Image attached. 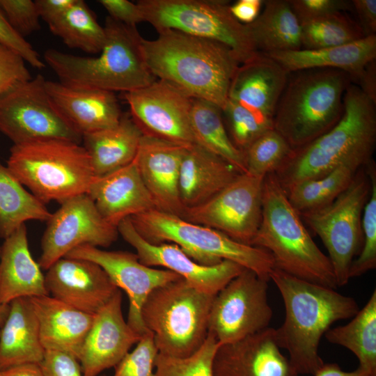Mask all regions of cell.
Masks as SVG:
<instances>
[{"label": "cell", "instance_id": "cell-22", "mask_svg": "<svg viewBox=\"0 0 376 376\" xmlns=\"http://www.w3.org/2000/svg\"><path fill=\"white\" fill-rule=\"evenodd\" d=\"M214 376H298L281 352L275 329L268 327L237 342L219 345Z\"/></svg>", "mask_w": 376, "mask_h": 376}, {"label": "cell", "instance_id": "cell-4", "mask_svg": "<svg viewBox=\"0 0 376 376\" xmlns=\"http://www.w3.org/2000/svg\"><path fill=\"white\" fill-rule=\"evenodd\" d=\"M106 40L96 57L79 56L49 49L46 63L61 84L75 88L127 93L146 87L157 78L145 61L143 38L136 26L107 17L104 26Z\"/></svg>", "mask_w": 376, "mask_h": 376}, {"label": "cell", "instance_id": "cell-13", "mask_svg": "<svg viewBox=\"0 0 376 376\" xmlns=\"http://www.w3.org/2000/svg\"><path fill=\"white\" fill-rule=\"evenodd\" d=\"M267 291L268 281L244 269L215 295L208 333L219 345L237 342L269 327L273 311Z\"/></svg>", "mask_w": 376, "mask_h": 376}, {"label": "cell", "instance_id": "cell-2", "mask_svg": "<svg viewBox=\"0 0 376 376\" xmlns=\"http://www.w3.org/2000/svg\"><path fill=\"white\" fill-rule=\"evenodd\" d=\"M282 297L285 315L275 329L277 343L285 350L299 374L313 375L324 364L318 353L322 337L331 325L354 317L359 308L352 297L306 281L275 268L270 274Z\"/></svg>", "mask_w": 376, "mask_h": 376}, {"label": "cell", "instance_id": "cell-41", "mask_svg": "<svg viewBox=\"0 0 376 376\" xmlns=\"http://www.w3.org/2000/svg\"><path fill=\"white\" fill-rule=\"evenodd\" d=\"M366 167L371 187L361 218L363 245L359 256L351 265L350 279L360 276L376 267V170L373 160Z\"/></svg>", "mask_w": 376, "mask_h": 376}, {"label": "cell", "instance_id": "cell-20", "mask_svg": "<svg viewBox=\"0 0 376 376\" xmlns=\"http://www.w3.org/2000/svg\"><path fill=\"white\" fill-rule=\"evenodd\" d=\"M49 295L81 311L95 314L118 290L97 263L63 257L45 275Z\"/></svg>", "mask_w": 376, "mask_h": 376}, {"label": "cell", "instance_id": "cell-43", "mask_svg": "<svg viewBox=\"0 0 376 376\" xmlns=\"http://www.w3.org/2000/svg\"><path fill=\"white\" fill-rule=\"evenodd\" d=\"M158 353L153 335L149 331L115 366L113 376H155V363Z\"/></svg>", "mask_w": 376, "mask_h": 376}, {"label": "cell", "instance_id": "cell-8", "mask_svg": "<svg viewBox=\"0 0 376 376\" xmlns=\"http://www.w3.org/2000/svg\"><path fill=\"white\" fill-rule=\"evenodd\" d=\"M130 218L137 232L150 243L175 244L201 265L212 266L229 260L268 281L276 268L268 251L239 242L219 230L175 214L152 209Z\"/></svg>", "mask_w": 376, "mask_h": 376}, {"label": "cell", "instance_id": "cell-27", "mask_svg": "<svg viewBox=\"0 0 376 376\" xmlns=\"http://www.w3.org/2000/svg\"><path fill=\"white\" fill-rule=\"evenodd\" d=\"M263 54L276 61L288 73L308 69H337L357 81L366 66L375 61L376 36H368L340 46Z\"/></svg>", "mask_w": 376, "mask_h": 376}, {"label": "cell", "instance_id": "cell-12", "mask_svg": "<svg viewBox=\"0 0 376 376\" xmlns=\"http://www.w3.org/2000/svg\"><path fill=\"white\" fill-rule=\"evenodd\" d=\"M44 77L38 75L0 97V132L14 145L47 139L81 143L82 136L61 116L46 91Z\"/></svg>", "mask_w": 376, "mask_h": 376}, {"label": "cell", "instance_id": "cell-39", "mask_svg": "<svg viewBox=\"0 0 376 376\" xmlns=\"http://www.w3.org/2000/svg\"><path fill=\"white\" fill-rule=\"evenodd\" d=\"M293 152L285 139L269 130L253 141L243 152L246 173L264 178L275 173Z\"/></svg>", "mask_w": 376, "mask_h": 376}, {"label": "cell", "instance_id": "cell-47", "mask_svg": "<svg viewBox=\"0 0 376 376\" xmlns=\"http://www.w3.org/2000/svg\"><path fill=\"white\" fill-rule=\"evenodd\" d=\"M289 3L299 22L324 17L352 8L351 1L344 0H291Z\"/></svg>", "mask_w": 376, "mask_h": 376}, {"label": "cell", "instance_id": "cell-25", "mask_svg": "<svg viewBox=\"0 0 376 376\" xmlns=\"http://www.w3.org/2000/svg\"><path fill=\"white\" fill-rule=\"evenodd\" d=\"M288 75L276 61L259 53L240 65L231 81L228 100L273 122Z\"/></svg>", "mask_w": 376, "mask_h": 376}, {"label": "cell", "instance_id": "cell-30", "mask_svg": "<svg viewBox=\"0 0 376 376\" xmlns=\"http://www.w3.org/2000/svg\"><path fill=\"white\" fill-rule=\"evenodd\" d=\"M0 331V370L25 363H40L45 350L29 298H18L6 306Z\"/></svg>", "mask_w": 376, "mask_h": 376}, {"label": "cell", "instance_id": "cell-3", "mask_svg": "<svg viewBox=\"0 0 376 376\" xmlns=\"http://www.w3.org/2000/svg\"><path fill=\"white\" fill-rule=\"evenodd\" d=\"M344 111L328 132L297 149L275 173L284 189L323 176L342 165L360 169L372 161L376 142L375 102L356 85L343 97Z\"/></svg>", "mask_w": 376, "mask_h": 376}, {"label": "cell", "instance_id": "cell-21", "mask_svg": "<svg viewBox=\"0 0 376 376\" xmlns=\"http://www.w3.org/2000/svg\"><path fill=\"white\" fill-rule=\"evenodd\" d=\"M187 146L143 134L134 159L155 209L179 217L184 210L180 199L179 177Z\"/></svg>", "mask_w": 376, "mask_h": 376}, {"label": "cell", "instance_id": "cell-51", "mask_svg": "<svg viewBox=\"0 0 376 376\" xmlns=\"http://www.w3.org/2000/svg\"><path fill=\"white\" fill-rule=\"evenodd\" d=\"M76 0H36V8L40 16L48 25L59 19Z\"/></svg>", "mask_w": 376, "mask_h": 376}, {"label": "cell", "instance_id": "cell-40", "mask_svg": "<svg viewBox=\"0 0 376 376\" xmlns=\"http://www.w3.org/2000/svg\"><path fill=\"white\" fill-rule=\"evenodd\" d=\"M219 344L208 333L201 347L185 357H174L158 353L155 363V376H214L213 363Z\"/></svg>", "mask_w": 376, "mask_h": 376}, {"label": "cell", "instance_id": "cell-16", "mask_svg": "<svg viewBox=\"0 0 376 376\" xmlns=\"http://www.w3.org/2000/svg\"><path fill=\"white\" fill-rule=\"evenodd\" d=\"M123 94L130 116L143 134L183 146L195 143L191 125L192 97L157 79Z\"/></svg>", "mask_w": 376, "mask_h": 376}, {"label": "cell", "instance_id": "cell-7", "mask_svg": "<svg viewBox=\"0 0 376 376\" xmlns=\"http://www.w3.org/2000/svg\"><path fill=\"white\" fill-rule=\"evenodd\" d=\"M6 166L44 204L86 194L95 177L84 146L63 139L13 145Z\"/></svg>", "mask_w": 376, "mask_h": 376}, {"label": "cell", "instance_id": "cell-38", "mask_svg": "<svg viewBox=\"0 0 376 376\" xmlns=\"http://www.w3.org/2000/svg\"><path fill=\"white\" fill-rule=\"evenodd\" d=\"M301 49L340 46L366 37L359 23L344 12L301 22Z\"/></svg>", "mask_w": 376, "mask_h": 376}, {"label": "cell", "instance_id": "cell-57", "mask_svg": "<svg viewBox=\"0 0 376 376\" xmlns=\"http://www.w3.org/2000/svg\"><path fill=\"white\" fill-rule=\"evenodd\" d=\"M0 253H1V246H0Z\"/></svg>", "mask_w": 376, "mask_h": 376}, {"label": "cell", "instance_id": "cell-15", "mask_svg": "<svg viewBox=\"0 0 376 376\" xmlns=\"http://www.w3.org/2000/svg\"><path fill=\"white\" fill-rule=\"evenodd\" d=\"M46 222L38 262L46 270L79 246L108 247L118 235L117 227L104 219L86 194L61 203Z\"/></svg>", "mask_w": 376, "mask_h": 376}, {"label": "cell", "instance_id": "cell-24", "mask_svg": "<svg viewBox=\"0 0 376 376\" xmlns=\"http://www.w3.org/2000/svg\"><path fill=\"white\" fill-rule=\"evenodd\" d=\"M45 88L61 116L81 136L114 127L122 116L113 92L75 88L47 80Z\"/></svg>", "mask_w": 376, "mask_h": 376}, {"label": "cell", "instance_id": "cell-50", "mask_svg": "<svg viewBox=\"0 0 376 376\" xmlns=\"http://www.w3.org/2000/svg\"><path fill=\"white\" fill-rule=\"evenodd\" d=\"M351 3L359 19V24L365 36L375 35L376 1L353 0Z\"/></svg>", "mask_w": 376, "mask_h": 376}, {"label": "cell", "instance_id": "cell-46", "mask_svg": "<svg viewBox=\"0 0 376 376\" xmlns=\"http://www.w3.org/2000/svg\"><path fill=\"white\" fill-rule=\"evenodd\" d=\"M0 45L19 55L32 67L42 69L45 65L38 53L8 22L0 9Z\"/></svg>", "mask_w": 376, "mask_h": 376}, {"label": "cell", "instance_id": "cell-36", "mask_svg": "<svg viewBox=\"0 0 376 376\" xmlns=\"http://www.w3.org/2000/svg\"><path fill=\"white\" fill-rule=\"evenodd\" d=\"M48 26L51 32L71 49L99 54L105 43L104 26L83 0H76L59 19Z\"/></svg>", "mask_w": 376, "mask_h": 376}, {"label": "cell", "instance_id": "cell-23", "mask_svg": "<svg viewBox=\"0 0 376 376\" xmlns=\"http://www.w3.org/2000/svg\"><path fill=\"white\" fill-rule=\"evenodd\" d=\"M86 194L104 219L115 227L126 218L155 209L134 160L113 172L95 177Z\"/></svg>", "mask_w": 376, "mask_h": 376}, {"label": "cell", "instance_id": "cell-29", "mask_svg": "<svg viewBox=\"0 0 376 376\" xmlns=\"http://www.w3.org/2000/svg\"><path fill=\"white\" fill-rule=\"evenodd\" d=\"M239 174L230 164L198 144L187 146L179 177L180 199L184 209L207 201Z\"/></svg>", "mask_w": 376, "mask_h": 376}, {"label": "cell", "instance_id": "cell-53", "mask_svg": "<svg viewBox=\"0 0 376 376\" xmlns=\"http://www.w3.org/2000/svg\"><path fill=\"white\" fill-rule=\"evenodd\" d=\"M361 91L376 103V68L375 61L370 63L357 81Z\"/></svg>", "mask_w": 376, "mask_h": 376}, {"label": "cell", "instance_id": "cell-11", "mask_svg": "<svg viewBox=\"0 0 376 376\" xmlns=\"http://www.w3.org/2000/svg\"><path fill=\"white\" fill-rule=\"evenodd\" d=\"M366 166L357 171L347 188L331 203L299 214L324 244L338 287L350 279V267L361 244L362 213L371 187Z\"/></svg>", "mask_w": 376, "mask_h": 376}, {"label": "cell", "instance_id": "cell-17", "mask_svg": "<svg viewBox=\"0 0 376 376\" xmlns=\"http://www.w3.org/2000/svg\"><path fill=\"white\" fill-rule=\"evenodd\" d=\"M65 257L81 258L99 265L118 289L129 299L127 322L140 336L149 331L141 318V309L149 294L156 288L181 279L168 270L142 264L136 253L106 251L88 244L79 246Z\"/></svg>", "mask_w": 376, "mask_h": 376}, {"label": "cell", "instance_id": "cell-9", "mask_svg": "<svg viewBox=\"0 0 376 376\" xmlns=\"http://www.w3.org/2000/svg\"><path fill=\"white\" fill-rule=\"evenodd\" d=\"M215 295L201 292L182 278L154 289L146 299L141 318L159 353L185 357L196 352L208 334Z\"/></svg>", "mask_w": 376, "mask_h": 376}, {"label": "cell", "instance_id": "cell-32", "mask_svg": "<svg viewBox=\"0 0 376 376\" xmlns=\"http://www.w3.org/2000/svg\"><path fill=\"white\" fill-rule=\"evenodd\" d=\"M261 13L247 24L258 53L297 50L302 48L301 24L288 1H263Z\"/></svg>", "mask_w": 376, "mask_h": 376}, {"label": "cell", "instance_id": "cell-26", "mask_svg": "<svg viewBox=\"0 0 376 376\" xmlns=\"http://www.w3.org/2000/svg\"><path fill=\"white\" fill-rule=\"evenodd\" d=\"M48 295L45 275L29 250L27 229L23 224L1 246L0 305L5 307L18 298Z\"/></svg>", "mask_w": 376, "mask_h": 376}, {"label": "cell", "instance_id": "cell-31", "mask_svg": "<svg viewBox=\"0 0 376 376\" xmlns=\"http://www.w3.org/2000/svg\"><path fill=\"white\" fill-rule=\"evenodd\" d=\"M142 132L131 116L122 114L114 127L82 136L95 177L102 176L132 162Z\"/></svg>", "mask_w": 376, "mask_h": 376}, {"label": "cell", "instance_id": "cell-37", "mask_svg": "<svg viewBox=\"0 0 376 376\" xmlns=\"http://www.w3.org/2000/svg\"><path fill=\"white\" fill-rule=\"evenodd\" d=\"M359 169L342 165L323 176L295 183L285 189L288 198L299 214L325 207L347 188Z\"/></svg>", "mask_w": 376, "mask_h": 376}, {"label": "cell", "instance_id": "cell-48", "mask_svg": "<svg viewBox=\"0 0 376 376\" xmlns=\"http://www.w3.org/2000/svg\"><path fill=\"white\" fill-rule=\"evenodd\" d=\"M39 364L45 376H84L78 359L67 352L45 350Z\"/></svg>", "mask_w": 376, "mask_h": 376}, {"label": "cell", "instance_id": "cell-14", "mask_svg": "<svg viewBox=\"0 0 376 376\" xmlns=\"http://www.w3.org/2000/svg\"><path fill=\"white\" fill-rule=\"evenodd\" d=\"M263 180L240 173L207 201L185 208L180 217L251 245L261 221Z\"/></svg>", "mask_w": 376, "mask_h": 376}, {"label": "cell", "instance_id": "cell-35", "mask_svg": "<svg viewBox=\"0 0 376 376\" xmlns=\"http://www.w3.org/2000/svg\"><path fill=\"white\" fill-rule=\"evenodd\" d=\"M0 162V237L3 240L31 220L47 221L52 213Z\"/></svg>", "mask_w": 376, "mask_h": 376}, {"label": "cell", "instance_id": "cell-42", "mask_svg": "<svg viewBox=\"0 0 376 376\" xmlns=\"http://www.w3.org/2000/svg\"><path fill=\"white\" fill-rule=\"evenodd\" d=\"M221 111L227 120L228 134L233 143L242 152L264 132L274 129L272 121L229 100Z\"/></svg>", "mask_w": 376, "mask_h": 376}, {"label": "cell", "instance_id": "cell-18", "mask_svg": "<svg viewBox=\"0 0 376 376\" xmlns=\"http://www.w3.org/2000/svg\"><path fill=\"white\" fill-rule=\"evenodd\" d=\"M117 229L123 240L134 248L142 264L150 267H164L204 293L215 295L245 269L229 260L212 266L203 265L175 244L150 243L137 232L130 217L120 222Z\"/></svg>", "mask_w": 376, "mask_h": 376}, {"label": "cell", "instance_id": "cell-33", "mask_svg": "<svg viewBox=\"0 0 376 376\" xmlns=\"http://www.w3.org/2000/svg\"><path fill=\"white\" fill-rule=\"evenodd\" d=\"M191 125L196 144L226 160L240 173H246L244 153L233 143L219 107L193 98Z\"/></svg>", "mask_w": 376, "mask_h": 376}, {"label": "cell", "instance_id": "cell-44", "mask_svg": "<svg viewBox=\"0 0 376 376\" xmlns=\"http://www.w3.org/2000/svg\"><path fill=\"white\" fill-rule=\"evenodd\" d=\"M0 9L10 25L23 37L40 29L35 1L0 0Z\"/></svg>", "mask_w": 376, "mask_h": 376}, {"label": "cell", "instance_id": "cell-45", "mask_svg": "<svg viewBox=\"0 0 376 376\" xmlns=\"http://www.w3.org/2000/svg\"><path fill=\"white\" fill-rule=\"evenodd\" d=\"M32 78L25 61L0 45V97L15 86Z\"/></svg>", "mask_w": 376, "mask_h": 376}, {"label": "cell", "instance_id": "cell-28", "mask_svg": "<svg viewBox=\"0 0 376 376\" xmlns=\"http://www.w3.org/2000/svg\"><path fill=\"white\" fill-rule=\"evenodd\" d=\"M45 350L69 353L77 359L94 315L81 311L49 295L29 298Z\"/></svg>", "mask_w": 376, "mask_h": 376}, {"label": "cell", "instance_id": "cell-55", "mask_svg": "<svg viewBox=\"0 0 376 376\" xmlns=\"http://www.w3.org/2000/svg\"><path fill=\"white\" fill-rule=\"evenodd\" d=\"M314 376H370L368 373L358 368L351 372L343 370L336 363H324L314 374Z\"/></svg>", "mask_w": 376, "mask_h": 376}, {"label": "cell", "instance_id": "cell-1", "mask_svg": "<svg viewBox=\"0 0 376 376\" xmlns=\"http://www.w3.org/2000/svg\"><path fill=\"white\" fill-rule=\"evenodd\" d=\"M146 64L157 79L192 98L210 102L221 110L228 101L233 77L241 64L235 53L220 42L175 30L143 38Z\"/></svg>", "mask_w": 376, "mask_h": 376}, {"label": "cell", "instance_id": "cell-5", "mask_svg": "<svg viewBox=\"0 0 376 376\" xmlns=\"http://www.w3.org/2000/svg\"><path fill=\"white\" fill-rule=\"evenodd\" d=\"M268 251L275 267L298 279L336 289L327 256L316 245L275 173L263 180L262 217L251 243Z\"/></svg>", "mask_w": 376, "mask_h": 376}, {"label": "cell", "instance_id": "cell-19", "mask_svg": "<svg viewBox=\"0 0 376 376\" xmlns=\"http://www.w3.org/2000/svg\"><path fill=\"white\" fill-rule=\"evenodd\" d=\"M122 300L118 289L94 314L78 357L84 376H97L115 367L141 338L125 320Z\"/></svg>", "mask_w": 376, "mask_h": 376}, {"label": "cell", "instance_id": "cell-10", "mask_svg": "<svg viewBox=\"0 0 376 376\" xmlns=\"http://www.w3.org/2000/svg\"><path fill=\"white\" fill-rule=\"evenodd\" d=\"M143 22L157 31L175 30L229 47L240 63L259 54L247 24L237 21L223 0H140Z\"/></svg>", "mask_w": 376, "mask_h": 376}, {"label": "cell", "instance_id": "cell-49", "mask_svg": "<svg viewBox=\"0 0 376 376\" xmlns=\"http://www.w3.org/2000/svg\"><path fill=\"white\" fill-rule=\"evenodd\" d=\"M107 11L109 17L130 26L143 22V15L137 3L128 0H100L98 1Z\"/></svg>", "mask_w": 376, "mask_h": 376}, {"label": "cell", "instance_id": "cell-6", "mask_svg": "<svg viewBox=\"0 0 376 376\" xmlns=\"http://www.w3.org/2000/svg\"><path fill=\"white\" fill-rule=\"evenodd\" d=\"M290 73L278 102L273 125L292 149H297L339 121L344 111V95L352 79L345 71L331 68Z\"/></svg>", "mask_w": 376, "mask_h": 376}, {"label": "cell", "instance_id": "cell-52", "mask_svg": "<svg viewBox=\"0 0 376 376\" xmlns=\"http://www.w3.org/2000/svg\"><path fill=\"white\" fill-rule=\"evenodd\" d=\"M262 0H239L230 5L233 17L244 24L252 23L260 13Z\"/></svg>", "mask_w": 376, "mask_h": 376}, {"label": "cell", "instance_id": "cell-34", "mask_svg": "<svg viewBox=\"0 0 376 376\" xmlns=\"http://www.w3.org/2000/svg\"><path fill=\"white\" fill-rule=\"evenodd\" d=\"M344 325L330 328L324 334L327 340L343 346L358 359L359 368L376 376V290L367 303Z\"/></svg>", "mask_w": 376, "mask_h": 376}, {"label": "cell", "instance_id": "cell-54", "mask_svg": "<svg viewBox=\"0 0 376 376\" xmlns=\"http://www.w3.org/2000/svg\"><path fill=\"white\" fill-rule=\"evenodd\" d=\"M0 376H45L39 363H25L0 370Z\"/></svg>", "mask_w": 376, "mask_h": 376}, {"label": "cell", "instance_id": "cell-56", "mask_svg": "<svg viewBox=\"0 0 376 376\" xmlns=\"http://www.w3.org/2000/svg\"><path fill=\"white\" fill-rule=\"evenodd\" d=\"M6 307V306L3 307V306H1L0 305V322H1V320L2 313H3V311H5Z\"/></svg>", "mask_w": 376, "mask_h": 376}]
</instances>
